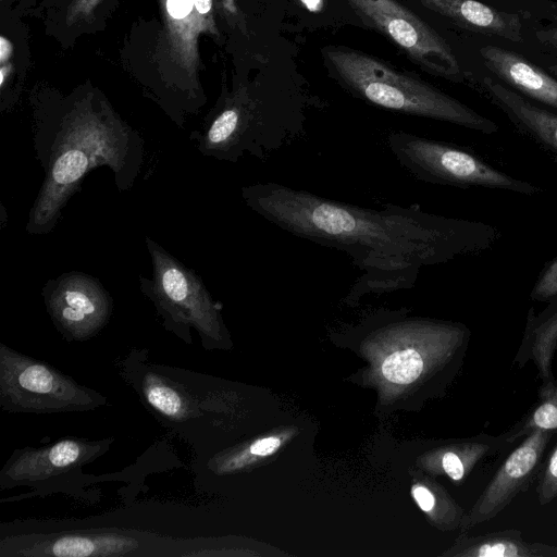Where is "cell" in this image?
Wrapping results in <instances>:
<instances>
[{
	"instance_id": "cell-1",
	"label": "cell",
	"mask_w": 557,
	"mask_h": 557,
	"mask_svg": "<svg viewBox=\"0 0 557 557\" xmlns=\"http://www.w3.org/2000/svg\"><path fill=\"white\" fill-rule=\"evenodd\" d=\"M247 207L299 238L345 252L359 270L346 297L357 301L414 286L424 267L488 249L496 227L447 218L419 206L366 208L275 182L242 188Z\"/></svg>"
},
{
	"instance_id": "cell-2",
	"label": "cell",
	"mask_w": 557,
	"mask_h": 557,
	"mask_svg": "<svg viewBox=\"0 0 557 557\" xmlns=\"http://www.w3.org/2000/svg\"><path fill=\"white\" fill-rule=\"evenodd\" d=\"M44 183L29 211L26 231H52L70 198L91 170L108 166L120 191L136 182L144 158L143 139L114 119L76 116L53 126L44 124L34 136Z\"/></svg>"
},
{
	"instance_id": "cell-3",
	"label": "cell",
	"mask_w": 557,
	"mask_h": 557,
	"mask_svg": "<svg viewBox=\"0 0 557 557\" xmlns=\"http://www.w3.org/2000/svg\"><path fill=\"white\" fill-rule=\"evenodd\" d=\"M342 82L363 100L386 110L433 119L485 135L498 125L459 100L366 53L346 48L326 50Z\"/></svg>"
},
{
	"instance_id": "cell-4",
	"label": "cell",
	"mask_w": 557,
	"mask_h": 557,
	"mask_svg": "<svg viewBox=\"0 0 557 557\" xmlns=\"http://www.w3.org/2000/svg\"><path fill=\"white\" fill-rule=\"evenodd\" d=\"M387 147L396 161L417 180L458 188L500 189L527 196L541 193L532 183L491 165L474 152L454 144L394 132Z\"/></svg>"
},
{
	"instance_id": "cell-5",
	"label": "cell",
	"mask_w": 557,
	"mask_h": 557,
	"mask_svg": "<svg viewBox=\"0 0 557 557\" xmlns=\"http://www.w3.org/2000/svg\"><path fill=\"white\" fill-rule=\"evenodd\" d=\"M152 262V278L140 276V288L151 299L168 327L173 331L197 330L203 346L218 341L222 331L220 306L213 301L201 278L146 238Z\"/></svg>"
},
{
	"instance_id": "cell-6",
	"label": "cell",
	"mask_w": 557,
	"mask_h": 557,
	"mask_svg": "<svg viewBox=\"0 0 557 557\" xmlns=\"http://www.w3.org/2000/svg\"><path fill=\"white\" fill-rule=\"evenodd\" d=\"M106 404L46 362L0 345V405L12 412L86 411Z\"/></svg>"
},
{
	"instance_id": "cell-7",
	"label": "cell",
	"mask_w": 557,
	"mask_h": 557,
	"mask_svg": "<svg viewBox=\"0 0 557 557\" xmlns=\"http://www.w3.org/2000/svg\"><path fill=\"white\" fill-rule=\"evenodd\" d=\"M346 1L426 71L456 82L462 79L448 42L408 8L396 0Z\"/></svg>"
},
{
	"instance_id": "cell-8",
	"label": "cell",
	"mask_w": 557,
	"mask_h": 557,
	"mask_svg": "<svg viewBox=\"0 0 557 557\" xmlns=\"http://www.w3.org/2000/svg\"><path fill=\"white\" fill-rule=\"evenodd\" d=\"M47 310L69 341H85L109 321L112 299L92 276L70 272L49 280L42 288Z\"/></svg>"
},
{
	"instance_id": "cell-9",
	"label": "cell",
	"mask_w": 557,
	"mask_h": 557,
	"mask_svg": "<svg viewBox=\"0 0 557 557\" xmlns=\"http://www.w3.org/2000/svg\"><path fill=\"white\" fill-rule=\"evenodd\" d=\"M552 431L535 429L516 447L495 472L475 503L468 527L485 522L497 516L540 473L545 448Z\"/></svg>"
},
{
	"instance_id": "cell-10",
	"label": "cell",
	"mask_w": 557,
	"mask_h": 557,
	"mask_svg": "<svg viewBox=\"0 0 557 557\" xmlns=\"http://www.w3.org/2000/svg\"><path fill=\"white\" fill-rule=\"evenodd\" d=\"M108 443L66 438L40 448L16 450L0 473V486L51 479L81 468L106 450Z\"/></svg>"
},
{
	"instance_id": "cell-11",
	"label": "cell",
	"mask_w": 557,
	"mask_h": 557,
	"mask_svg": "<svg viewBox=\"0 0 557 557\" xmlns=\"http://www.w3.org/2000/svg\"><path fill=\"white\" fill-rule=\"evenodd\" d=\"M484 65L504 85L546 108L557 111V78L524 57L496 46L480 49Z\"/></svg>"
},
{
	"instance_id": "cell-12",
	"label": "cell",
	"mask_w": 557,
	"mask_h": 557,
	"mask_svg": "<svg viewBox=\"0 0 557 557\" xmlns=\"http://www.w3.org/2000/svg\"><path fill=\"white\" fill-rule=\"evenodd\" d=\"M483 87L517 129L557 159V111L534 103L493 77H484Z\"/></svg>"
},
{
	"instance_id": "cell-13",
	"label": "cell",
	"mask_w": 557,
	"mask_h": 557,
	"mask_svg": "<svg viewBox=\"0 0 557 557\" xmlns=\"http://www.w3.org/2000/svg\"><path fill=\"white\" fill-rule=\"evenodd\" d=\"M416 1L467 29L515 42L523 40L519 14L499 11L476 0Z\"/></svg>"
},
{
	"instance_id": "cell-14",
	"label": "cell",
	"mask_w": 557,
	"mask_h": 557,
	"mask_svg": "<svg viewBox=\"0 0 557 557\" xmlns=\"http://www.w3.org/2000/svg\"><path fill=\"white\" fill-rule=\"evenodd\" d=\"M139 546L138 541L120 534H63L50 540L34 543L18 555L90 557L126 556Z\"/></svg>"
},
{
	"instance_id": "cell-15",
	"label": "cell",
	"mask_w": 557,
	"mask_h": 557,
	"mask_svg": "<svg viewBox=\"0 0 557 557\" xmlns=\"http://www.w3.org/2000/svg\"><path fill=\"white\" fill-rule=\"evenodd\" d=\"M465 555L474 557H557V547L527 542L519 530H504L469 539Z\"/></svg>"
},
{
	"instance_id": "cell-16",
	"label": "cell",
	"mask_w": 557,
	"mask_h": 557,
	"mask_svg": "<svg viewBox=\"0 0 557 557\" xmlns=\"http://www.w3.org/2000/svg\"><path fill=\"white\" fill-rule=\"evenodd\" d=\"M143 395L147 403L161 416L171 420H183L189 413V403L173 383L147 373L141 383Z\"/></svg>"
},
{
	"instance_id": "cell-17",
	"label": "cell",
	"mask_w": 557,
	"mask_h": 557,
	"mask_svg": "<svg viewBox=\"0 0 557 557\" xmlns=\"http://www.w3.org/2000/svg\"><path fill=\"white\" fill-rule=\"evenodd\" d=\"M423 370L421 356L411 348L389 355L382 364L383 375L397 384H409L416 381Z\"/></svg>"
},
{
	"instance_id": "cell-18",
	"label": "cell",
	"mask_w": 557,
	"mask_h": 557,
	"mask_svg": "<svg viewBox=\"0 0 557 557\" xmlns=\"http://www.w3.org/2000/svg\"><path fill=\"white\" fill-rule=\"evenodd\" d=\"M535 429L553 431L557 429V404L547 399L542 403L527 419L522 426L516 429V433L506 436L507 443H511L521 435H528Z\"/></svg>"
},
{
	"instance_id": "cell-19",
	"label": "cell",
	"mask_w": 557,
	"mask_h": 557,
	"mask_svg": "<svg viewBox=\"0 0 557 557\" xmlns=\"http://www.w3.org/2000/svg\"><path fill=\"white\" fill-rule=\"evenodd\" d=\"M534 301L548 302L557 298V256L541 271L531 293Z\"/></svg>"
},
{
	"instance_id": "cell-20",
	"label": "cell",
	"mask_w": 557,
	"mask_h": 557,
	"mask_svg": "<svg viewBox=\"0 0 557 557\" xmlns=\"http://www.w3.org/2000/svg\"><path fill=\"white\" fill-rule=\"evenodd\" d=\"M536 495L540 505H546L557 497V446L553 449L545 468L542 471Z\"/></svg>"
},
{
	"instance_id": "cell-21",
	"label": "cell",
	"mask_w": 557,
	"mask_h": 557,
	"mask_svg": "<svg viewBox=\"0 0 557 557\" xmlns=\"http://www.w3.org/2000/svg\"><path fill=\"white\" fill-rule=\"evenodd\" d=\"M280 446V440L276 437H267L251 444L249 453L257 456H267L274 453Z\"/></svg>"
},
{
	"instance_id": "cell-22",
	"label": "cell",
	"mask_w": 557,
	"mask_h": 557,
	"mask_svg": "<svg viewBox=\"0 0 557 557\" xmlns=\"http://www.w3.org/2000/svg\"><path fill=\"white\" fill-rule=\"evenodd\" d=\"M194 5V0H168L166 9L174 18H183L189 14Z\"/></svg>"
},
{
	"instance_id": "cell-23",
	"label": "cell",
	"mask_w": 557,
	"mask_h": 557,
	"mask_svg": "<svg viewBox=\"0 0 557 557\" xmlns=\"http://www.w3.org/2000/svg\"><path fill=\"white\" fill-rule=\"evenodd\" d=\"M535 36L542 44L557 47V14L547 27L535 30Z\"/></svg>"
},
{
	"instance_id": "cell-24",
	"label": "cell",
	"mask_w": 557,
	"mask_h": 557,
	"mask_svg": "<svg viewBox=\"0 0 557 557\" xmlns=\"http://www.w3.org/2000/svg\"><path fill=\"white\" fill-rule=\"evenodd\" d=\"M413 496L422 510L431 511L434 508L435 497L426 487L416 486Z\"/></svg>"
},
{
	"instance_id": "cell-25",
	"label": "cell",
	"mask_w": 557,
	"mask_h": 557,
	"mask_svg": "<svg viewBox=\"0 0 557 557\" xmlns=\"http://www.w3.org/2000/svg\"><path fill=\"white\" fill-rule=\"evenodd\" d=\"M11 54V44L3 36L0 38V61L4 62Z\"/></svg>"
},
{
	"instance_id": "cell-26",
	"label": "cell",
	"mask_w": 557,
	"mask_h": 557,
	"mask_svg": "<svg viewBox=\"0 0 557 557\" xmlns=\"http://www.w3.org/2000/svg\"><path fill=\"white\" fill-rule=\"evenodd\" d=\"M194 5L199 13L206 14L211 9L212 0H194Z\"/></svg>"
},
{
	"instance_id": "cell-27",
	"label": "cell",
	"mask_w": 557,
	"mask_h": 557,
	"mask_svg": "<svg viewBox=\"0 0 557 557\" xmlns=\"http://www.w3.org/2000/svg\"><path fill=\"white\" fill-rule=\"evenodd\" d=\"M301 2L311 11L320 9L322 0H301Z\"/></svg>"
},
{
	"instance_id": "cell-28",
	"label": "cell",
	"mask_w": 557,
	"mask_h": 557,
	"mask_svg": "<svg viewBox=\"0 0 557 557\" xmlns=\"http://www.w3.org/2000/svg\"><path fill=\"white\" fill-rule=\"evenodd\" d=\"M548 72L557 78V64L548 66Z\"/></svg>"
}]
</instances>
